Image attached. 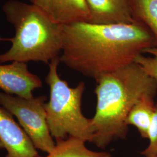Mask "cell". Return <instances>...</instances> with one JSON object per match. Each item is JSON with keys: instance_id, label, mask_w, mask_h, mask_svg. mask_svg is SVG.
Instances as JSON below:
<instances>
[{"instance_id": "1", "label": "cell", "mask_w": 157, "mask_h": 157, "mask_svg": "<svg viewBox=\"0 0 157 157\" xmlns=\"http://www.w3.org/2000/svg\"><path fill=\"white\" fill-rule=\"evenodd\" d=\"M61 62L84 76L97 79L135 62L155 47L142 23H75L62 26Z\"/></svg>"}, {"instance_id": "2", "label": "cell", "mask_w": 157, "mask_h": 157, "mask_svg": "<svg viewBox=\"0 0 157 157\" xmlns=\"http://www.w3.org/2000/svg\"><path fill=\"white\" fill-rule=\"evenodd\" d=\"M95 82L97 105L91 119L94 132L91 143L105 149L112 141L126 139L129 112L142 98L155 97L157 83L136 62L103 75Z\"/></svg>"}, {"instance_id": "3", "label": "cell", "mask_w": 157, "mask_h": 157, "mask_svg": "<svg viewBox=\"0 0 157 157\" xmlns=\"http://www.w3.org/2000/svg\"><path fill=\"white\" fill-rule=\"evenodd\" d=\"M2 9L15 33L7 39L11 47L0 54V63L34 61L49 64L59 56L63 45L62 26L33 4L19 0H8Z\"/></svg>"}, {"instance_id": "4", "label": "cell", "mask_w": 157, "mask_h": 157, "mask_svg": "<svg viewBox=\"0 0 157 157\" xmlns=\"http://www.w3.org/2000/svg\"><path fill=\"white\" fill-rule=\"evenodd\" d=\"M60 62L59 56L51 61L45 78L50 87V99L45 102V110L51 135L56 141L71 136L91 143L94 132L91 119L86 118L82 111L85 83L81 82L75 87H69L58 73Z\"/></svg>"}, {"instance_id": "5", "label": "cell", "mask_w": 157, "mask_h": 157, "mask_svg": "<svg viewBox=\"0 0 157 157\" xmlns=\"http://www.w3.org/2000/svg\"><path fill=\"white\" fill-rule=\"evenodd\" d=\"M45 95L30 99L0 92V105L18 120L36 149L47 154L56 147L51 135L45 110Z\"/></svg>"}, {"instance_id": "6", "label": "cell", "mask_w": 157, "mask_h": 157, "mask_svg": "<svg viewBox=\"0 0 157 157\" xmlns=\"http://www.w3.org/2000/svg\"><path fill=\"white\" fill-rule=\"evenodd\" d=\"M13 117L0 107V148L7 152L6 157H39L28 136Z\"/></svg>"}, {"instance_id": "7", "label": "cell", "mask_w": 157, "mask_h": 157, "mask_svg": "<svg viewBox=\"0 0 157 157\" xmlns=\"http://www.w3.org/2000/svg\"><path fill=\"white\" fill-rule=\"evenodd\" d=\"M42 86L39 77L29 71L27 63L0 65V89L5 93L30 99L33 97L34 91Z\"/></svg>"}, {"instance_id": "8", "label": "cell", "mask_w": 157, "mask_h": 157, "mask_svg": "<svg viewBox=\"0 0 157 157\" xmlns=\"http://www.w3.org/2000/svg\"><path fill=\"white\" fill-rule=\"evenodd\" d=\"M53 22L61 26L90 22L91 13L86 0H29Z\"/></svg>"}, {"instance_id": "9", "label": "cell", "mask_w": 157, "mask_h": 157, "mask_svg": "<svg viewBox=\"0 0 157 157\" xmlns=\"http://www.w3.org/2000/svg\"><path fill=\"white\" fill-rule=\"evenodd\" d=\"M91 13L90 23H132V0H86Z\"/></svg>"}, {"instance_id": "10", "label": "cell", "mask_w": 157, "mask_h": 157, "mask_svg": "<svg viewBox=\"0 0 157 157\" xmlns=\"http://www.w3.org/2000/svg\"><path fill=\"white\" fill-rule=\"evenodd\" d=\"M155 104L154 97L146 96L142 98L132 107L126 119V124L128 126L132 125L136 127L141 137L144 139H148Z\"/></svg>"}, {"instance_id": "11", "label": "cell", "mask_w": 157, "mask_h": 157, "mask_svg": "<svg viewBox=\"0 0 157 157\" xmlns=\"http://www.w3.org/2000/svg\"><path fill=\"white\" fill-rule=\"evenodd\" d=\"M85 143L80 139L69 136L66 139L56 140L54 150L45 157H112L108 152L91 150Z\"/></svg>"}, {"instance_id": "12", "label": "cell", "mask_w": 157, "mask_h": 157, "mask_svg": "<svg viewBox=\"0 0 157 157\" xmlns=\"http://www.w3.org/2000/svg\"><path fill=\"white\" fill-rule=\"evenodd\" d=\"M131 6L134 20L150 30L157 48V0H132Z\"/></svg>"}, {"instance_id": "13", "label": "cell", "mask_w": 157, "mask_h": 157, "mask_svg": "<svg viewBox=\"0 0 157 157\" xmlns=\"http://www.w3.org/2000/svg\"><path fill=\"white\" fill-rule=\"evenodd\" d=\"M144 53L150 54V56H146L141 54L136 58L135 62L139 65L157 83V48H148Z\"/></svg>"}, {"instance_id": "14", "label": "cell", "mask_w": 157, "mask_h": 157, "mask_svg": "<svg viewBox=\"0 0 157 157\" xmlns=\"http://www.w3.org/2000/svg\"><path fill=\"white\" fill-rule=\"evenodd\" d=\"M148 139L149 144L141 152V154L145 157H155L157 155V103L148 131Z\"/></svg>"}, {"instance_id": "15", "label": "cell", "mask_w": 157, "mask_h": 157, "mask_svg": "<svg viewBox=\"0 0 157 157\" xmlns=\"http://www.w3.org/2000/svg\"><path fill=\"white\" fill-rule=\"evenodd\" d=\"M157 157V156H155V157Z\"/></svg>"}]
</instances>
